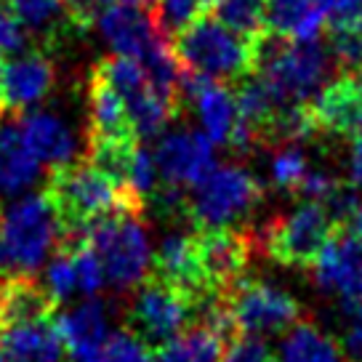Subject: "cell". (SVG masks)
<instances>
[{
	"instance_id": "obj_1",
	"label": "cell",
	"mask_w": 362,
	"mask_h": 362,
	"mask_svg": "<svg viewBox=\"0 0 362 362\" xmlns=\"http://www.w3.org/2000/svg\"><path fill=\"white\" fill-rule=\"evenodd\" d=\"M62 243L67 232L48 194H24L0 216V272L35 277Z\"/></svg>"
},
{
	"instance_id": "obj_2",
	"label": "cell",
	"mask_w": 362,
	"mask_h": 362,
	"mask_svg": "<svg viewBox=\"0 0 362 362\" xmlns=\"http://www.w3.org/2000/svg\"><path fill=\"white\" fill-rule=\"evenodd\" d=\"M45 194L64 224L67 243L83 240L93 221L115 211H131L141 216L139 205L90 163H72V165L51 170Z\"/></svg>"
},
{
	"instance_id": "obj_3",
	"label": "cell",
	"mask_w": 362,
	"mask_h": 362,
	"mask_svg": "<svg viewBox=\"0 0 362 362\" xmlns=\"http://www.w3.org/2000/svg\"><path fill=\"white\" fill-rule=\"evenodd\" d=\"M173 54L181 67L216 80V83H240L253 75V43L232 33L218 22L214 11H203L189 27L173 37Z\"/></svg>"
},
{
	"instance_id": "obj_4",
	"label": "cell",
	"mask_w": 362,
	"mask_h": 362,
	"mask_svg": "<svg viewBox=\"0 0 362 362\" xmlns=\"http://www.w3.org/2000/svg\"><path fill=\"white\" fill-rule=\"evenodd\" d=\"M86 240L102 259L107 283L120 293L136 291L152 272L155 250L139 214L115 211L104 216L88 226Z\"/></svg>"
},
{
	"instance_id": "obj_5",
	"label": "cell",
	"mask_w": 362,
	"mask_h": 362,
	"mask_svg": "<svg viewBox=\"0 0 362 362\" xmlns=\"http://www.w3.org/2000/svg\"><path fill=\"white\" fill-rule=\"evenodd\" d=\"M264 200L259 179L243 165H216L187 197L194 229H238Z\"/></svg>"
},
{
	"instance_id": "obj_6",
	"label": "cell",
	"mask_w": 362,
	"mask_h": 362,
	"mask_svg": "<svg viewBox=\"0 0 362 362\" xmlns=\"http://www.w3.org/2000/svg\"><path fill=\"white\" fill-rule=\"evenodd\" d=\"M333 218L322 203L301 200L293 211L256 229L259 250L283 267H309L333 238Z\"/></svg>"
},
{
	"instance_id": "obj_7",
	"label": "cell",
	"mask_w": 362,
	"mask_h": 362,
	"mask_svg": "<svg viewBox=\"0 0 362 362\" xmlns=\"http://www.w3.org/2000/svg\"><path fill=\"white\" fill-rule=\"evenodd\" d=\"M93 72H99L115 90L117 96L123 99L125 110H128V117H131V125H134V134L139 141L144 139H155L160 136V131L176 117L179 107L173 102H168L163 93H160L149 75L144 72V67L131 57H120V54H112V57L102 59Z\"/></svg>"
},
{
	"instance_id": "obj_8",
	"label": "cell",
	"mask_w": 362,
	"mask_h": 362,
	"mask_svg": "<svg viewBox=\"0 0 362 362\" xmlns=\"http://www.w3.org/2000/svg\"><path fill=\"white\" fill-rule=\"evenodd\" d=\"M194 317L192 301L176 288L152 280L141 283L131 291L128 306H125V322L128 330L147 346H163L165 341L179 336Z\"/></svg>"
},
{
	"instance_id": "obj_9",
	"label": "cell",
	"mask_w": 362,
	"mask_h": 362,
	"mask_svg": "<svg viewBox=\"0 0 362 362\" xmlns=\"http://www.w3.org/2000/svg\"><path fill=\"white\" fill-rule=\"evenodd\" d=\"M226 304L240 333L253 339L285 333L304 317L301 304L285 288L253 277H245L243 283L235 285L226 293Z\"/></svg>"
},
{
	"instance_id": "obj_10",
	"label": "cell",
	"mask_w": 362,
	"mask_h": 362,
	"mask_svg": "<svg viewBox=\"0 0 362 362\" xmlns=\"http://www.w3.org/2000/svg\"><path fill=\"white\" fill-rule=\"evenodd\" d=\"M200 267L216 293H229L248 277L253 253L259 250L250 229H197L194 232Z\"/></svg>"
},
{
	"instance_id": "obj_11",
	"label": "cell",
	"mask_w": 362,
	"mask_h": 362,
	"mask_svg": "<svg viewBox=\"0 0 362 362\" xmlns=\"http://www.w3.org/2000/svg\"><path fill=\"white\" fill-rule=\"evenodd\" d=\"M306 269L320 293L339 298L341 306L351 304L362 296V238L354 232L333 235Z\"/></svg>"
},
{
	"instance_id": "obj_12",
	"label": "cell",
	"mask_w": 362,
	"mask_h": 362,
	"mask_svg": "<svg viewBox=\"0 0 362 362\" xmlns=\"http://www.w3.org/2000/svg\"><path fill=\"white\" fill-rule=\"evenodd\" d=\"M152 155L160 181L176 189H192L216 168L214 141L203 131H170Z\"/></svg>"
},
{
	"instance_id": "obj_13",
	"label": "cell",
	"mask_w": 362,
	"mask_h": 362,
	"mask_svg": "<svg viewBox=\"0 0 362 362\" xmlns=\"http://www.w3.org/2000/svg\"><path fill=\"white\" fill-rule=\"evenodd\" d=\"M155 280L176 288L179 293H184L192 306L205 298L214 296L216 291L205 280V272L200 267V256H197V243L194 235L187 232H170L160 240L158 250H155Z\"/></svg>"
},
{
	"instance_id": "obj_14",
	"label": "cell",
	"mask_w": 362,
	"mask_h": 362,
	"mask_svg": "<svg viewBox=\"0 0 362 362\" xmlns=\"http://www.w3.org/2000/svg\"><path fill=\"white\" fill-rule=\"evenodd\" d=\"M181 96H184V102H189L194 107V112L200 117V125H203V134L214 144H229V139H232L240 120L238 96L232 93V88L226 83L200 78V75L187 69Z\"/></svg>"
},
{
	"instance_id": "obj_15",
	"label": "cell",
	"mask_w": 362,
	"mask_h": 362,
	"mask_svg": "<svg viewBox=\"0 0 362 362\" xmlns=\"http://www.w3.org/2000/svg\"><path fill=\"white\" fill-rule=\"evenodd\" d=\"M309 104L320 134L351 139L362 131V83L357 72H339Z\"/></svg>"
},
{
	"instance_id": "obj_16",
	"label": "cell",
	"mask_w": 362,
	"mask_h": 362,
	"mask_svg": "<svg viewBox=\"0 0 362 362\" xmlns=\"http://www.w3.org/2000/svg\"><path fill=\"white\" fill-rule=\"evenodd\" d=\"M96 24L104 40L115 48V54L131 57L136 62H141L160 40H165L152 22V13L123 3H115L112 8H107Z\"/></svg>"
},
{
	"instance_id": "obj_17",
	"label": "cell",
	"mask_w": 362,
	"mask_h": 362,
	"mask_svg": "<svg viewBox=\"0 0 362 362\" xmlns=\"http://www.w3.org/2000/svg\"><path fill=\"white\" fill-rule=\"evenodd\" d=\"M54 83H57V72L51 59L40 51H27L3 67L6 107L13 112H27L30 107L40 104L51 93Z\"/></svg>"
},
{
	"instance_id": "obj_18",
	"label": "cell",
	"mask_w": 362,
	"mask_h": 362,
	"mask_svg": "<svg viewBox=\"0 0 362 362\" xmlns=\"http://www.w3.org/2000/svg\"><path fill=\"white\" fill-rule=\"evenodd\" d=\"M57 328L62 333L64 349L69 351L72 362L90 360L96 349L110 339V315L107 306L96 298H86L72 309L57 317Z\"/></svg>"
},
{
	"instance_id": "obj_19",
	"label": "cell",
	"mask_w": 362,
	"mask_h": 362,
	"mask_svg": "<svg viewBox=\"0 0 362 362\" xmlns=\"http://www.w3.org/2000/svg\"><path fill=\"white\" fill-rule=\"evenodd\" d=\"M27 147L40 160V165H48L51 170L72 165L78 158V139L72 134L62 117L51 112H27L19 120Z\"/></svg>"
},
{
	"instance_id": "obj_20",
	"label": "cell",
	"mask_w": 362,
	"mask_h": 362,
	"mask_svg": "<svg viewBox=\"0 0 362 362\" xmlns=\"http://www.w3.org/2000/svg\"><path fill=\"white\" fill-rule=\"evenodd\" d=\"M0 349L8 362H62L67 351L54 317L3 328Z\"/></svg>"
},
{
	"instance_id": "obj_21",
	"label": "cell",
	"mask_w": 362,
	"mask_h": 362,
	"mask_svg": "<svg viewBox=\"0 0 362 362\" xmlns=\"http://www.w3.org/2000/svg\"><path fill=\"white\" fill-rule=\"evenodd\" d=\"M30 40L43 48H57L59 40L80 35L72 24L67 0H3Z\"/></svg>"
},
{
	"instance_id": "obj_22",
	"label": "cell",
	"mask_w": 362,
	"mask_h": 362,
	"mask_svg": "<svg viewBox=\"0 0 362 362\" xmlns=\"http://www.w3.org/2000/svg\"><path fill=\"white\" fill-rule=\"evenodd\" d=\"M277 362H349V354L339 341L309 317H301L283 333L277 346Z\"/></svg>"
},
{
	"instance_id": "obj_23",
	"label": "cell",
	"mask_w": 362,
	"mask_h": 362,
	"mask_svg": "<svg viewBox=\"0 0 362 362\" xmlns=\"http://www.w3.org/2000/svg\"><path fill=\"white\" fill-rule=\"evenodd\" d=\"M40 176V160L27 147L19 125H0V197L24 194Z\"/></svg>"
},
{
	"instance_id": "obj_24",
	"label": "cell",
	"mask_w": 362,
	"mask_h": 362,
	"mask_svg": "<svg viewBox=\"0 0 362 362\" xmlns=\"http://www.w3.org/2000/svg\"><path fill=\"white\" fill-rule=\"evenodd\" d=\"M88 139H136L123 99L93 69L88 80Z\"/></svg>"
},
{
	"instance_id": "obj_25",
	"label": "cell",
	"mask_w": 362,
	"mask_h": 362,
	"mask_svg": "<svg viewBox=\"0 0 362 362\" xmlns=\"http://www.w3.org/2000/svg\"><path fill=\"white\" fill-rule=\"evenodd\" d=\"M267 24L288 40H320L325 22L322 0H267Z\"/></svg>"
},
{
	"instance_id": "obj_26",
	"label": "cell",
	"mask_w": 362,
	"mask_h": 362,
	"mask_svg": "<svg viewBox=\"0 0 362 362\" xmlns=\"http://www.w3.org/2000/svg\"><path fill=\"white\" fill-rule=\"evenodd\" d=\"M229 346L232 341H226L221 333L194 322L192 328H184L179 336L158 346L155 362H224Z\"/></svg>"
},
{
	"instance_id": "obj_27",
	"label": "cell",
	"mask_w": 362,
	"mask_h": 362,
	"mask_svg": "<svg viewBox=\"0 0 362 362\" xmlns=\"http://www.w3.org/2000/svg\"><path fill=\"white\" fill-rule=\"evenodd\" d=\"M214 16L245 40H256L267 33V0H218Z\"/></svg>"
},
{
	"instance_id": "obj_28",
	"label": "cell",
	"mask_w": 362,
	"mask_h": 362,
	"mask_svg": "<svg viewBox=\"0 0 362 362\" xmlns=\"http://www.w3.org/2000/svg\"><path fill=\"white\" fill-rule=\"evenodd\" d=\"M309 168H312V165H309L306 152L301 149V144H280L277 152L272 155L269 179L280 192L296 194Z\"/></svg>"
},
{
	"instance_id": "obj_29",
	"label": "cell",
	"mask_w": 362,
	"mask_h": 362,
	"mask_svg": "<svg viewBox=\"0 0 362 362\" xmlns=\"http://www.w3.org/2000/svg\"><path fill=\"white\" fill-rule=\"evenodd\" d=\"M203 11H208L203 6V0H158V6L149 13H152V22L158 27V33L168 43H173V37L184 27H189Z\"/></svg>"
},
{
	"instance_id": "obj_30",
	"label": "cell",
	"mask_w": 362,
	"mask_h": 362,
	"mask_svg": "<svg viewBox=\"0 0 362 362\" xmlns=\"http://www.w3.org/2000/svg\"><path fill=\"white\" fill-rule=\"evenodd\" d=\"M86 362H155L149 346L139 341L131 330H112L110 339Z\"/></svg>"
},
{
	"instance_id": "obj_31",
	"label": "cell",
	"mask_w": 362,
	"mask_h": 362,
	"mask_svg": "<svg viewBox=\"0 0 362 362\" xmlns=\"http://www.w3.org/2000/svg\"><path fill=\"white\" fill-rule=\"evenodd\" d=\"M45 288L48 293L54 296V301L62 304V301H69L72 296L78 293V274H75V261H72V253L69 248H59V253L48 261L45 267Z\"/></svg>"
},
{
	"instance_id": "obj_32",
	"label": "cell",
	"mask_w": 362,
	"mask_h": 362,
	"mask_svg": "<svg viewBox=\"0 0 362 362\" xmlns=\"http://www.w3.org/2000/svg\"><path fill=\"white\" fill-rule=\"evenodd\" d=\"M346 325H344V349L349 354V360L362 362V296L354 298L351 304H344Z\"/></svg>"
},
{
	"instance_id": "obj_33",
	"label": "cell",
	"mask_w": 362,
	"mask_h": 362,
	"mask_svg": "<svg viewBox=\"0 0 362 362\" xmlns=\"http://www.w3.org/2000/svg\"><path fill=\"white\" fill-rule=\"evenodd\" d=\"M328 30L362 22V0H322Z\"/></svg>"
},
{
	"instance_id": "obj_34",
	"label": "cell",
	"mask_w": 362,
	"mask_h": 362,
	"mask_svg": "<svg viewBox=\"0 0 362 362\" xmlns=\"http://www.w3.org/2000/svg\"><path fill=\"white\" fill-rule=\"evenodd\" d=\"M27 33H24L19 22L11 16V11L6 8V3L0 0V54H16L27 48Z\"/></svg>"
},
{
	"instance_id": "obj_35",
	"label": "cell",
	"mask_w": 362,
	"mask_h": 362,
	"mask_svg": "<svg viewBox=\"0 0 362 362\" xmlns=\"http://www.w3.org/2000/svg\"><path fill=\"white\" fill-rule=\"evenodd\" d=\"M226 362H277V360L272 357V351L267 349L264 341L253 339V336H245V339H238L229 346Z\"/></svg>"
},
{
	"instance_id": "obj_36",
	"label": "cell",
	"mask_w": 362,
	"mask_h": 362,
	"mask_svg": "<svg viewBox=\"0 0 362 362\" xmlns=\"http://www.w3.org/2000/svg\"><path fill=\"white\" fill-rule=\"evenodd\" d=\"M346 168H349V181L362 189V131L349 139V152H346Z\"/></svg>"
},
{
	"instance_id": "obj_37",
	"label": "cell",
	"mask_w": 362,
	"mask_h": 362,
	"mask_svg": "<svg viewBox=\"0 0 362 362\" xmlns=\"http://www.w3.org/2000/svg\"><path fill=\"white\" fill-rule=\"evenodd\" d=\"M123 6H134V8H141V11H152L158 6V0H117Z\"/></svg>"
},
{
	"instance_id": "obj_38",
	"label": "cell",
	"mask_w": 362,
	"mask_h": 362,
	"mask_svg": "<svg viewBox=\"0 0 362 362\" xmlns=\"http://www.w3.org/2000/svg\"><path fill=\"white\" fill-rule=\"evenodd\" d=\"M349 226H351V232H354L357 238H362V200H360V205H357V211H354V216H351Z\"/></svg>"
},
{
	"instance_id": "obj_39",
	"label": "cell",
	"mask_w": 362,
	"mask_h": 362,
	"mask_svg": "<svg viewBox=\"0 0 362 362\" xmlns=\"http://www.w3.org/2000/svg\"><path fill=\"white\" fill-rule=\"evenodd\" d=\"M6 112V93H3V62H0V117Z\"/></svg>"
},
{
	"instance_id": "obj_40",
	"label": "cell",
	"mask_w": 362,
	"mask_h": 362,
	"mask_svg": "<svg viewBox=\"0 0 362 362\" xmlns=\"http://www.w3.org/2000/svg\"><path fill=\"white\" fill-rule=\"evenodd\" d=\"M216 3H218V0H203V6H205V8H208V11H211V8H214Z\"/></svg>"
},
{
	"instance_id": "obj_41",
	"label": "cell",
	"mask_w": 362,
	"mask_h": 362,
	"mask_svg": "<svg viewBox=\"0 0 362 362\" xmlns=\"http://www.w3.org/2000/svg\"><path fill=\"white\" fill-rule=\"evenodd\" d=\"M354 72H357V78H360V83H362V67H360V69H354Z\"/></svg>"
},
{
	"instance_id": "obj_42",
	"label": "cell",
	"mask_w": 362,
	"mask_h": 362,
	"mask_svg": "<svg viewBox=\"0 0 362 362\" xmlns=\"http://www.w3.org/2000/svg\"><path fill=\"white\" fill-rule=\"evenodd\" d=\"M0 216H3V214H0Z\"/></svg>"
}]
</instances>
